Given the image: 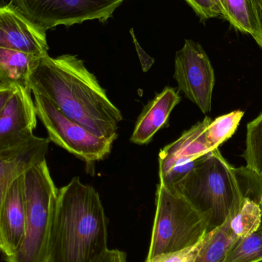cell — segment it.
<instances>
[{
    "mask_svg": "<svg viewBox=\"0 0 262 262\" xmlns=\"http://www.w3.org/2000/svg\"><path fill=\"white\" fill-rule=\"evenodd\" d=\"M29 86L32 94L47 98L69 119L101 138L116 140L121 112L78 57H43Z\"/></svg>",
    "mask_w": 262,
    "mask_h": 262,
    "instance_id": "1",
    "label": "cell"
},
{
    "mask_svg": "<svg viewBox=\"0 0 262 262\" xmlns=\"http://www.w3.org/2000/svg\"><path fill=\"white\" fill-rule=\"evenodd\" d=\"M107 249V220L99 194L74 177L58 189L46 262H97Z\"/></svg>",
    "mask_w": 262,
    "mask_h": 262,
    "instance_id": "2",
    "label": "cell"
},
{
    "mask_svg": "<svg viewBox=\"0 0 262 262\" xmlns=\"http://www.w3.org/2000/svg\"><path fill=\"white\" fill-rule=\"evenodd\" d=\"M172 189L183 195L209 222V231L238 212L246 198L262 206V177L247 166L235 168L220 149L209 152Z\"/></svg>",
    "mask_w": 262,
    "mask_h": 262,
    "instance_id": "3",
    "label": "cell"
},
{
    "mask_svg": "<svg viewBox=\"0 0 262 262\" xmlns=\"http://www.w3.org/2000/svg\"><path fill=\"white\" fill-rule=\"evenodd\" d=\"M58 189L51 177L46 159L23 173L26 229L19 249L7 262H46Z\"/></svg>",
    "mask_w": 262,
    "mask_h": 262,
    "instance_id": "4",
    "label": "cell"
},
{
    "mask_svg": "<svg viewBox=\"0 0 262 262\" xmlns=\"http://www.w3.org/2000/svg\"><path fill=\"white\" fill-rule=\"evenodd\" d=\"M207 219L175 189L162 183L156 192V213L146 260L198 244L209 232Z\"/></svg>",
    "mask_w": 262,
    "mask_h": 262,
    "instance_id": "5",
    "label": "cell"
},
{
    "mask_svg": "<svg viewBox=\"0 0 262 262\" xmlns=\"http://www.w3.org/2000/svg\"><path fill=\"white\" fill-rule=\"evenodd\" d=\"M124 0H12V6L45 31L89 20L107 21Z\"/></svg>",
    "mask_w": 262,
    "mask_h": 262,
    "instance_id": "6",
    "label": "cell"
},
{
    "mask_svg": "<svg viewBox=\"0 0 262 262\" xmlns=\"http://www.w3.org/2000/svg\"><path fill=\"white\" fill-rule=\"evenodd\" d=\"M33 95L37 117L47 130L50 141L87 163L108 155L114 142L101 138L69 119L45 97Z\"/></svg>",
    "mask_w": 262,
    "mask_h": 262,
    "instance_id": "7",
    "label": "cell"
},
{
    "mask_svg": "<svg viewBox=\"0 0 262 262\" xmlns=\"http://www.w3.org/2000/svg\"><path fill=\"white\" fill-rule=\"evenodd\" d=\"M173 77L189 101L203 114L211 112L215 73L207 54L199 43L186 40L183 49L177 52Z\"/></svg>",
    "mask_w": 262,
    "mask_h": 262,
    "instance_id": "8",
    "label": "cell"
},
{
    "mask_svg": "<svg viewBox=\"0 0 262 262\" xmlns=\"http://www.w3.org/2000/svg\"><path fill=\"white\" fill-rule=\"evenodd\" d=\"M212 119L206 117L180 138L161 149L159 154L160 183L167 187L183 180L211 152L206 131Z\"/></svg>",
    "mask_w": 262,
    "mask_h": 262,
    "instance_id": "9",
    "label": "cell"
},
{
    "mask_svg": "<svg viewBox=\"0 0 262 262\" xmlns=\"http://www.w3.org/2000/svg\"><path fill=\"white\" fill-rule=\"evenodd\" d=\"M0 49L39 58L49 55L46 31L12 5L0 6Z\"/></svg>",
    "mask_w": 262,
    "mask_h": 262,
    "instance_id": "10",
    "label": "cell"
},
{
    "mask_svg": "<svg viewBox=\"0 0 262 262\" xmlns=\"http://www.w3.org/2000/svg\"><path fill=\"white\" fill-rule=\"evenodd\" d=\"M30 89L18 87L0 114V152L32 140L37 115Z\"/></svg>",
    "mask_w": 262,
    "mask_h": 262,
    "instance_id": "11",
    "label": "cell"
},
{
    "mask_svg": "<svg viewBox=\"0 0 262 262\" xmlns=\"http://www.w3.org/2000/svg\"><path fill=\"white\" fill-rule=\"evenodd\" d=\"M23 174L9 188L0 210V252L6 258L17 252L26 235Z\"/></svg>",
    "mask_w": 262,
    "mask_h": 262,
    "instance_id": "12",
    "label": "cell"
},
{
    "mask_svg": "<svg viewBox=\"0 0 262 262\" xmlns=\"http://www.w3.org/2000/svg\"><path fill=\"white\" fill-rule=\"evenodd\" d=\"M49 138L34 137L21 146L0 152V210L13 182L31 166L46 159Z\"/></svg>",
    "mask_w": 262,
    "mask_h": 262,
    "instance_id": "13",
    "label": "cell"
},
{
    "mask_svg": "<svg viewBox=\"0 0 262 262\" xmlns=\"http://www.w3.org/2000/svg\"><path fill=\"white\" fill-rule=\"evenodd\" d=\"M180 100L178 91L171 87L165 88L156 95L139 117L130 141L138 145L149 143L157 131L166 125L171 112Z\"/></svg>",
    "mask_w": 262,
    "mask_h": 262,
    "instance_id": "14",
    "label": "cell"
},
{
    "mask_svg": "<svg viewBox=\"0 0 262 262\" xmlns=\"http://www.w3.org/2000/svg\"><path fill=\"white\" fill-rule=\"evenodd\" d=\"M41 58L0 49V82L29 89L31 75Z\"/></svg>",
    "mask_w": 262,
    "mask_h": 262,
    "instance_id": "15",
    "label": "cell"
},
{
    "mask_svg": "<svg viewBox=\"0 0 262 262\" xmlns=\"http://www.w3.org/2000/svg\"><path fill=\"white\" fill-rule=\"evenodd\" d=\"M229 216L221 226L208 232L206 241L193 262H223L239 238L230 228Z\"/></svg>",
    "mask_w": 262,
    "mask_h": 262,
    "instance_id": "16",
    "label": "cell"
},
{
    "mask_svg": "<svg viewBox=\"0 0 262 262\" xmlns=\"http://www.w3.org/2000/svg\"><path fill=\"white\" fill-rule=\"evenodd\" d=\"M262 225V206L246 198L237 213L230 220V228L238 238H246L259 231Z\"/></svg>",
    "mask_w": 262,
    "mask_h": 262,
    "instance_id": "17",
    "label": "cell"
},
{
    "mask_svg": "<svg viewBox=\"0 0 262 262\" xmlns=\"http://www.w3.org/2000/svg\"><path fill=\"white\" fill-rule=\"evenodd\" d=\"M244 115L243 111L238 110L212 120L206 131V140L211 150L219 149L232 137Z\"/></svg>",
    "mask_w": 262,
    "mask_h": 262,
    "instance_id": "18",
    "label": "cell"
},
{
    "mask_svg": "<svg viewBox=\"0 0 262 262\" xmlns=\"http://www.w3.org/2000/svg\"><path fill=\"white\" fill-rule=\"evenodd\" d=\"M223 17L236 30L252 35L255 21L250 0H224Z\"/></svg>",
    "mask_w": 262,
    "mask_h": 262,
    "instance_id": "19",
    "label": "cell"
},
{
    "mask_svg": "<svg viewBox=\"0 0 262 262\" xmlns=\"http://www.w3.org/2000/svg\"><path fill=\"white\" fill-rule=\"evenodd\" d=\"M242 157L246 166L262 177V112L248 124L246 149Z\"/></svg>",
    "mask_w": 262,
    "mask_h": 262,
    "instance_id": "20",
    "label": "cell"
},
{
    "mask_svg": "<svg viewBox=\"0 0 262 262\" xmlns=\"http://www.w3.org/2000/svg\"><path fill=\"white\" fill-rule=\"evenodd\" d=\"M262 261V235L260 231L239 238L232 246L223 262Z\"/></svg>",
    "mask_w": 262,
    "mask_h": 262,
    "instance_id": "21",
    "label": "cell"
},
{
    "mask_svg": "<svg viewBox=\"0 0 262 262\" xmlns=\"http://www.w3.org/2000/svg\"><path fill=\"white\" fill-rule=\"evenodd\" d=\"M206 238V235L198 244L181 252L160 255L152 259L146 260L145 262H193L198 255L200 249L203 247Z\"/></svg>",
    "mask_w": 262,
    "mask_h": 262,
    "instance_id": "22",
    "label": "cell"
},
{
    "mask_svg": "<svg viewBox=\"0 0 262 262\" xmlns=\"http://www.w3.org/2000/svg\"><path fill=\"white\" fill-rule=\"evenodd\" d=\"M203 20L223 17L221 10L214 0H185Z\"/></svg>",
    "mask_w": 262,
    "mask_h": 262,
    "instance_id": "23",
    "label": "cell"
},
{
    "mask_svg": "<svg viewBox=\"0 0 262 262\" xmlns=\"http://www.w3.org/2000/svg\"><path fill=\"white\" fill-rule=\"evenodd\" d=\"M255 21V33L252 35L262 49V0H250Z\"/></svg>",
    "mask_w": 262,
    "mask_h": 262,
    "instance_id": "24",
    "label": "cell"
},
{
    "mask_svg": "<svg viewBox=\"0 0 262 262\" xmlns=\"http://www.w3.org/2000/svg\"><path fill=\"white\" fill-rule=\"evenodd\" d=\"M18 87L0 82V114L6 107Z\"/></svg>",
    "mask_w": 262,
    "mask_h": 262,
    "instance_id": "25",
    "label": "cell"
},
{
    "mask_svg": "<svg viewBox=\"0 0 262 262\" xmlns=\"http://www.w3.org/2000/svg\"><path fill=\"white\" fill-rule=\"evenodd\" d=\"M97 262H126V255L121 251L107 249Z\"/></svg>",
    "mask_w": 262,
    "mask_h": 262,
    "instance_id": "26",
    "label": "cell"
},
{
    "mask_svg": "<svg viewBox=\"0 0 262 262\" xmlns=\"http://www.w3.org/2000/svg\"><path fill=\"white\" fill-rule=\"evenodd\" d=\"M215 3H216L217 6L220 8V10H221L222 15H223V6H224V0H214Z\"/></svg>",
    "mask_w": 262,
    "mask_h": 262,
    "instance_id": "27",
    "label": "cell"
},
{
    "mask_svg": "<svg viewBox=\"0 0 262 262\" xmlns=\"http://www.w3.org/2000/svg\"><path fill=\"white\" fill-rule=\"evenodd\" d=\"M261 262H262V261H261Z\"/></svg>",
    "mask_w": 262,
    "mask_h": 262,
    "instance_id": "28",
    "label": "cell"
}]
</instances>
